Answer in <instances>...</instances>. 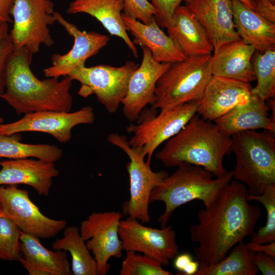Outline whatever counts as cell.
Segmentation results:
<instances>
[{"label":"cell","instance_id":"cell-1","mask_svg":"<svg viewBox=\"0 0 275 275\" xmlns=\"http://www.w3.org/2000/svg\"><path fill=\"white\" fill-rule=\"evenodd\" d=\"M248 194L244 184L232 179L211 205L198 211V223L190 233L191 241L199 244L194 253L199 267L221 261L254 232L262 210L249 203Z\"/></svg>","mask_w":275,"mask_h":275},{"label":"cell","instance_id":"cell-2","mask_svg":"<svg viewBox=\"0 0 275 275\" xmlns=\"http://www.w3.org/2000/svg\"><path fill=\"white\" fill-rule=\"evenodd\" d=\"M32 57L25 49L13 51L5 71V91L2 96L18 115L53 111L70 112L72 78L69 75L41 80L30 65Z\"/></svg>","mask_w":275,"mask_h":275},{"label":"cell","instance_id":"cell-3","mask_svg":"<svg viewBox=\"0 0 275 275\" xmlns=\"http://www.w3.org/2000/svg\"><path fill=\"white\" fill-rule=\"evenodd\" d=\"M231 144V136L223 132L214 122L196 113L167 141L155 157L167 167L188 163L222 177L228 172L224 167L223 159L232 152Z\"/></svg>","mask_w":275,"mask_h":275},{"label":"cell","instance_id":"cell-4","mask_svg":"<svg viewBox=\"0 0 275 275\" xmlns=\"http://www.w3.org/2000/svg\"><path fill=\"white\" fill-rule=\"evenodd\" d=\"M214 175L203 168L182 163L171 175H168L151 191L150 203L161 201L165 205L163 213L157 219L161 228L167 223L174 211L193 200H200L205 208L217 199L224 188L233 178V171L222 177Z\"/></svg>","mask_w":275,"mask_h":275},{"label":"cell","instance_id":"cell-5","mask_svg":"<svg viewBox=\"0 0 275 275\" xmlns=\"http://www.w3.org/2000/svg\"><path fill=\"white\" fill-rule=\"evenodd\" d=\"M231 138V149L236 159L233 178L245 183L252 195H260L275 185L274 132L246 130Z\"/></svg>","mask_w":275,"mask_h":275},{"label":"cell","instance_id":"cell-6","mask_svg":"<svg viewBox=\"0 0 275 275\" xmlns=\"http://www.w3.org/2000/svg\"><path fill=\"white\" fill-rule=\"evenodd\" d=\"M211 57H190L170 64L157 82L151 107L162 111L200 100L212 76Z\"/></svg>","mask_w":275,"mask_h":275},{"label":"cell","instance_id":"cell-7","mask_svg":"<svg viewBox=\"0 0 275 275\" xmlns=\"http://www.w3.org/2000/svg\"><path fill=\"white\" fill-rule=\"evenodd\" d=\"M199 100L187 103L174 108L160 111L143 109L137 124H130L126 130L133 135L128 141L132 147L140 148L147 156L150 164L151 157L158 147L176 135L197 113Z\"/></svg>","mask_w":275,"mask_h":275},{"label":"cell","instance_id":"cell-8","mask_svg":"<svg viewBox=\"0 0 275 275\" xmlns=\"http://www.w3.org/2000/svg\"><path fill=\"white\" fill-rule=\"evenodd\" d=\"M107 141L122 149L130 160L126 168L129 177V199L123 204L124 215L149 223V204L152 190L168 175L164 170L153 171L145 161V156L140 148L131 147L127 138L117 133L108 135Z\"/></svg>","mask_w":275,"mask_h":275},{"label":"cell","instance_id":"cell-9","mask_svg":"<svg viewBox=\"0 0 275 275\" xmlns=\"http://www.w3.org/2000/svg\"><path fill=\"white\" fill-rule=\"evenodd\" d=\"M53 9L50 0H15L10 31L14 51L25 49L33 57L41 45L51 47L54 44L48 28L56 22Z\"/></svg>","mask_w":275,"mask_h":275},{"label":"cell","instance_id":"cell-10","mask_svg":"<svg viewBox=\"0 0 275 275\" xmlns=\"http://www.w3.org/2000/svg\"><path fill=\"white\" fill-rule=\"evenodd\" d=\"M138 66L132 61L120 67L107 65L86 67L82 64L68 75L80 83L78 92L80 96L86 98L95 94L109 113L115 114L126 95L130 78Z\"/></svg>","mask_w":275,"mask_h":275},{"label":"cell","instance_id":"cell-11","mask_svg":"<svg viewBox=\"0 0 275 275\" xmlns=\"http://www.w3.org/2000/svg\"><path fill=\"white\" fill-rule=\"evenodd\" d=\"M0 206L3 216L22 232L39 238H53L67 226L65 219H54L44 215L31 200L28 190L16 185H0Z\"/></svg>","mask_w":275,"mask_h":275},{"label":"cell","instance_id":"cell-12","mask_svg":"<svg viewBox=\"0 0 275 275\" xmlns=\"http://www.w3.org/2000/svg\"><path fill=\"white\" fill-rule=\"evenodd\" d=\"M121 217V213L115 211L93 212L81 223L80 233L92 252L98 274L108 273L111 258H120L122 256V241L119 235Z\"/></svg>","mask_w":275,"mask_h":275},{"label":"cell","instance_id":"cell-13","mask_svg":"<svg viewBox=\"0 0 275 275\" xmlns=\"http://www.w3.org/2000/svg\"><path fill=\"white\" fill-rule=\"evenodd\" d=\"M119 235L123 250L142 253L167 266L178 254L176 233L171 225L160 229L145 226L135 218L120 222Z\"/></svg>","mask_w":275,"mask_h":275},{"label":"cell","instance_id":"cell-14","mask_svg":"<svg viewBox=\"0 0 275 275\" xmlns=\"http://www.w3.org/2000/svg\"><path fill=\"white\" fill-rule=\"evenodd\" d=\"M95 121L93 109L88 105L74 112L53 111L25 114L20 119L0 125V134L12 135L22 132H41L51 135L58 142L70 141L72 128L79 124H91Z\"/></svg>","mask_w":275,"mask_h":275},{"label":"cell","instance_id":"cell-15","mask_svg":"<svg viewBox=\"0 0 275 275\" xmlns=\"http://www.w3.org/2000/svg\"><path fill=\"white\" fill-rule=\"evenodd\" d=\"M56 22L61 25L74 38V44L67 53L53 54L52 65L43 70L46 77H57L68 75L78 66L85 64L87 59L97 54L109 42V37L95 32L81 31L66 20L58 12H54Z\"/></svg>","mask_w":275,"mask_h":275},{"label":"cell","instance_id":"cell-16","mask_svg":"<svg viewBox=\"0 0 275 275\" xmlns=\"http://www.w3.org/2000/svg\"><path fill=\"white\" fill-rule=\"evenodd\" d=\"M141 47V64L132 74L126 95L121 102L123 114L130 122L138 121L146 106L154 103L157 82L170 64L157 62L148 48Z\"/></svg>","mask_w":275,"mask_h":275},{"label":"cell","instance_id":"cell-17","mask_svg":"<svg viewBox=\"0 0 275 275\" xmlns=\"http://www.w3.org/2000/svg\"><path fill=\"white\" fill-rule=\"evenodd\" d=\"M185 6L204 28L216 51L240 39L233 21L232 0H184Z\"/></svg>","mask_w":275,"mask_h":275},{"label":"cell","instance_id":"cell-18","mask_svg":"<svg viewBox=\"0 0 275 275\" xmlns=\"http://www.w3.org/2000/svg\"><path fill=\"white\" fill-rule=\"evenodd\" d=\"M252 88L249 82L212 75L200 100L197 113L205 120L214 121L247 100Z\"/></svg>","mask_w":275,"mask_h":275},{"label":"cell","instance_id":"cell-19","mask_svg":"<svg viewBox=\"0 0 275 275\" xmlns=\"http://www.w3.org/2000/svg\"><path fill=\"white\" fill-rule=\"evenodd\" d=\"M0 185L25 184L41 196H48L53 178L60 171L54 162L41 159L22 158L0 161Z\"/></svg>","mask_w":275,"mask_h":275},{"label":"cell","instance_id":"cell-20","mask_svg":"<svg viewBox=\"0 0 275 275\" xmlns=\"http://www.w3.org/2000/svg\"><path fill=\"white\" fill-rule=\"evenodd\" d=\"M166 29L186 57L211 55L213 47L206 30L186 6L176 9Z\"/></svg>","mask_w":275,"mask_h":275},{"label":"cell","instance_id":"cell-21","mask_svg":"<svg viewBox=\"0 0 275 275\" xmlns=\"http://www.w3.org/2000/svg\"><path fill=\"white\" fill-rule=\"evenodd\" d=\"M266 101L252 92L249 99L214 121L221 131L231 136L236 133L263 129L275 133Z\"/></svg>","mask_w":275,"mask_h":275},{"label":"cell","instance_id":"cell-22","mask_svg":"<svg viewBox=\"0 0 275 275\" xmlns=\"http://www.w3.org/2000/svg\"><path fill=\"white\" fill-rule=\"evenodd\" d=\"M122 17L127 31L133 37V43L148 48L157 62L172 64L187 58L173 39L161 29L154 17L147 24L123 13Z\"/></svg>","mask_w":275,"mask_h":275},{"label":"cell","instance_id":"cell-23","mask_svg":"<svg viewBox=\"0 0 275 275\" xmlns=\"http://www.w3.org/2000/svg\"><path fill=\"white\" fill-rule=\"evenodd\" d=\"M255 51L241 39L224 45L211 55L212 75L245 82L254 81L252 58Z\"/></svg>","mask_w":275,"mask_h":275},{"label":"cell","instance_id":"cell-24","mask_svg":"<svg viewBox=\"0 0 275 275\" xmlns=\"http://www.w3.org/2000/svg\"><path fill=\"white\" fill-rule=\"evenodd\" d=\"M123 8V0H74L69 4L66 12L85 13L94 17L112 36L121 38L133 56L138 58V50L128 36L122 19Z\"/></svg>","mask_w":275,"mask_h":275},{"label":"cell","instance_id":"cell-25","mask_svg":"<svg viewBox=\"0 0 275 275\" xmlns=\"http://www.w3.org/2000/svg\"><path fill=\"white\" fill-rule=\"evenodd\" d=\"M232 3L233 21L240 39L259 52L275 48V23L238 0H232Z\"/></svg>","mask_w":275,"mask_h":275},{"label":"cell","instance_id":"cell-26","mask_svg":"<svg viewBox=\"0 0 275 275\" xmlns=\"http://www.w3.org/2000/svg\"><path fill=\"white\" fill-rule=\"evenodd\" d=\"M19 246L24 258L47 270L51 275L72 274L66 251L49 250L41 244L39 238L21 230Z\"/></svg>","mask_w":275,"mask_h":275},{"label":"cell","instance_id":"cell-27","mask_svg":"<svg viewBox=\"0 0 275 275\" xmlns=\"http://www.w3.org/2000/svg\"><path fill=\"white\" fill-rule=\"evenodd\" d=\"M51 248L54 250L70 253L72 274H98L96 261L91 256L78 227L66 226L64 229L63 237L56 239L52 242Z\"/></svg>","mask_w":275,"mask_h":275},{"label":"cell","instance_id":"cell-28","mask_svg":"<svg viewBox=\"0 0 275 275\" xmlns=\"http://www.w3.org/2000/svg\"><path fill=\"white\" fill-rule=\"evenodd\" d=\"M255 253L243 241L221 261L201 266L195 275H255L259 270L254 262Z\"/></svg>","mask_w":275,"mask_h":275},{"label":"cell","instance_id":"cell-29","mask_svg":"<svg viewBox=\"0 0 275 275\" xmlns=\"http://www.w3.org/2000/svg\"><path fill=\"white\" fill-rule=\"evenodd\" d=\"M18 135L0 134V158L16 159L34 157L55 162L63 156V150L54 145L23 143Z\"/></svg>","mask_w":275,"mask_h":275},{"label":"cell","instance_id":"cell-30","mask_svg":"<svg viewBox=\"0 0 275 275\" xmlns=\"http://www.w3.org/2000/svg\"><path fill=\"white\" fill-rule=\"evenodd\" d=\"M254 54L252 64L257 84L252 92L266 101L275 95V48Z\"/></svg>","mask_w":275,"mask_h":275},{"label":"cell","instance_id":"cell-31","mask_svg":"<svg viewBox=\"0 0 275 275\" xmlns=\"http://www.w3.org/2000/svg\"><path fill=\"white\" fill-rule=\"evenodd\" d=\"M247 199L250 202L256 201L261 203L267 212L265 225L260 227L257 232L251 234V242L264 244L275 241V185L267 187L261 194H248Z\"/></svg>","mask_w":275,"mask_h":275},{"label":"cell","instance_id":"cell-32","mask_svg":"<svg viewBox=\"0 0 275 275\" xmlns=\"http://www.w3.org/2000/svg\"><path fill=\"white\" fill-rule=\"evenodd\" d=\"M172 272L163 269L161 264L145 255L132 251L126 252L120 270V275H170Z\"/></svg>","mask_w":275,"mask_h":275},{"label":"cell","instance_id":"cell-33","mask_svg":"<svg viewBox=\"0 0 275 275\" xmlns=\"http://www.w3.org/2000/svg\"><path fill=\"white\" fill-rule=\"evenodd\" d=\"M20 230L11 221L0 217V259L19 261Z\"/></svg>","mask_w":275,"mask_h":275},{"label":"cell","instance_id":"cell-34","mask_svg":"<svg viewBox=\"0 0 275 275\" xmlns=\"http://www.w3.org/2000/svg\"><path fill=\"white\" fill-rule=\"evenodd\" d=\"M123 13L129 17L140 20L145 24L151 22L156 11L148 0H123Z\"/></svg>","mask_w":275,"mask_h":275},{"label":"cell","instance_id":"cell-35","mask_svg":"<svg viewBox=\"0 0 275 275\" xmlns=\"http://www.w3.org/2000/svg\"><path fill=\"white\" fill-rule=\"evenodd\" d=\"M14 51L8 23L0 22V99L5 90V71L8 60Z\"/></svg>","mask_w":275,"mask_h":275},{"label":"cell","instance_id":"cell-36","mask_svg":"<svg viewBox=\"0 0 275 275\" xmlns=\"http://www.w3.org/2000/svg\"><path fill=\"white\" fill-rule=\"evenodd\" d=\"M156 11L154 19L160 28H166L176 9L184 0H148Z\"/></svg>","mask_w":275,"mask_h":275},{"label":"cell","instance_id":"cell-37","mask_svg":"<svg viewBox=\"0 0 275 275\" xmlns=\"http://www.w3.org/2000/svg\"><path fill=\"white\" fill-rule=\"evenodd\" d=\"M252 10L267 20L275 23V0H248Z\"/></svg>","mask_w":275,"mask_h":275},{"label":"cell","instance_id":"cell-38","mask_svg":"<svg viewBox=\"0 0 275 275\" xmlns=\"http://www.w3.org/2000/svg\"><path fill=\"white\" fill-rule=\"evenodd\" d=\"M254 262L263 275L275 274V259L268 255L262 252L256 253Z\"/></svg>","mask_w":275,"mask_h":275},{"label":"cell","instance_id":"cell-39","mask_svg":"<svg viewBox=\"0 0 275 275\" xmlns=\"http://www.w3.org/2000/svg\"><path fill=\"white\" fill-rule=\"evenodd\" d=\"M247 247L254 253L262 252L275 259V241L259 244L252 242L246 243Z\"/></svg>","mask_w":275,"mask_h":275},{"label":"cell","instance_id":"cell-40","mask_svg":"<svg viewBox=\"0 0 275 275\" xmlns=\"http://www.w3.org/2000/svg\"><path fill=\"white\" fill-rule=\"evenodd\" d=\"M19 262L28 271L30 275H51L47 270L29 261L22 256L19 259Z\"/></svg>","mask_w":275,"mask_h":275},{"label":"cell","instance_id":"cell-41","mask_svg":"<svg viewBox=\"0 0 275 275\" xmlns=\"http://www.w3.org/2000/svg\"><path fill=\"white\" fill-rule=\"evenodd\" d=\"M15 0H0V22L13 23L11 10Z\"/></svg>","mask_w":275,"mask_h":275},{"label":"cell","instance_id":"cell-42","mask_svg":"<svg viewBox=\"0 0 275 275\" xmlns=\"http://www.w3.org/2000/svg\"><path fill=\"white\" fill-rule=\"evenodd\" d=\"M193 260L188 253H183L177 256L174 262L175 268L178 270L177 274H181L185 266Z\"/></svg>","mask_w":275,"mask_h":275},{"label":"cell","instance_id":"cell-43","mask_svg":"<svg viewBox=\"0 0 275 275\" xmlns=\"http://www.w3.org/2000/svg\"><path fill=\"white\" fill-rule=\"evenodd\" d=\"M199 262L193 260L185 266L181 274L195 275L199 270Z\"/></svg>","mask_w":275,"mask_h":275},{"label":"cell","instance_id":"cell-44","mask_svg":"<svg viewBox=\"0 0 275 275\" xmlns=\"http://www.w3.org/2000/svg\"><path fill=\"white\" fill-rule=\"evenodd\" d=\"M240 1V2L242 3L243 4H244L245 6L250 8V9H252V6L249 2L248 0H238Z\"/></svg>","mask_w":275,"mask_h":275},{"label":"cell","instance_id":"cell-45","mask_svg":"<svg viewBox=\"0 0 275 275\" xmlns=\"http://www.w3.org/2000/svg\"><path fill=\"white\" fill-rule=\"evenodd\" d=\"M3 123V119L0 116V125Z\"/></svg>","mask_w":275,"mask_h":275},{"label":"cell","instance_id":"cell-46","mask_svg":"<svg viewBox=\"0 0 275 275\" xmlns=\"http://www.w3.org/2000/svg\"><path fill=\"white\" fill-rule=\"evenodd\" d=\"M1 216H3V212H2V211L0 206V217Z\"/></svg>","mask_w":275,"mask_h":275}]
</instances>
